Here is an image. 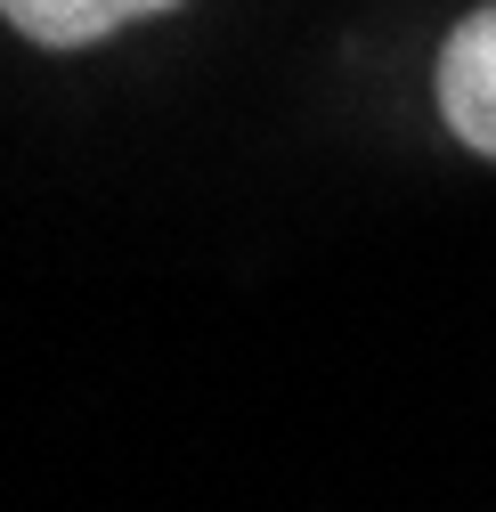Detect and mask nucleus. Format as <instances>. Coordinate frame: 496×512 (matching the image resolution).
<instances>
[{
  "mask_svg": "<svg viewBox=\"0 0 496 512\" xmlns=\"http://www.w3.org/2000/svg\"><path fill=\"white\" fill-rule=\"evenodd\" d=\"M431 98L440 122L496 163V0H480L472 17H456V33L440 41V66H431Z\"/></svg>",
  "mask_w": 496,
  "mask_h": 512,
  "instance_id": "nucleus-1",
  "label": "nucleus"
},
{
  "mask_svg": "<svg viewBox=\"0 0 496 512\" xmlns=\"http://www.w3.org/2000/svg\"><path fill=\"white\" fill-rule=\"evenodd\" d=\"M163 9H179V0H0L9 33H25L33 49H98L122 25H147Z\"/></svg>",
  "mask_w": 496,
  "mask_h": 512,
  "instance_id": "nucleus-2",
  "label": "nucleus"
}]
</instances>
